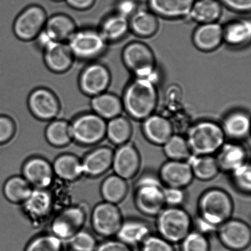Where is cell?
Here are the masks:
<instances>
[{
  "mask_svg": "<svg viewBox=\"0 0 251 251\" xmlns=\"http://www.w3.org/2000/svg\"><path fill=\"white\" fill-rule=\"evenodd\" d=\"M233 208L232 199L227 192L217 188L208 189L199 199L195 221L216 232L219 226L231 218Z\"/></svg>",
  "mask_w": 251,
  "mask_h": 251,
  "instance_id": "6da1fadb",
  "label": "cell"
},
{
  "mask_svg": "<svg viewBox=\"0 0 251 251\" xmlns=\"http://www.w3.org/2000/svg\"><path fill=\"white\" fill-rule=\"evenodd\" d=\"M157 100L156 84L147 78H137L126 88L122 102L130 117L144 120L154 112Z\"/></svg>",
  "mask_w": 251,
  "mask_h": 251,
  "instance_id": "7a4b0ae2",
  "label": "cell"
},
{
  "mask_svg": "<svg viewBox=\"0 0 251 251\" xmlns=\"http://www.w3.org/2000/svg\"><path fill=\"white\" fill-rule=\"evenodd\" d=\"M191 154L213 155L226 142L221 125L209 120L191 126L185 137Z\"/></svg>",
  "mask_w": 251,
  "mask_h": 251,
  "instance_id": "3957f363",
  "label": "cell"
},
{
  "mask_svg": "<svg viewBox=\"0 0 251 251\" xmlns=\"http://www.w3.org/2000/svg\"><path fill=\"white\" fill-rule=\"evenodd\" d=\"M156 218L157 235L172 244L180 243L193 230V219L181 206H165Z\"/></svg>",
  "mask_w": 251,
  "mask_h": 251,
  "instance_id": "277c9868",
  "label": "cell"
},
{
  "mask_svg": "<svg viewBox=\"0 0 251 251\" xmlns=\"http://www.w3.org/2000/svg\"><path fill=\"white\" fill-rule=\"evenodd\" d=\"M66 44L75 60L93 62L104 53L107 43L98 29H76Z\"/></svg>",
  "mask_w": 251,
  "mask_h": 251,
  "instance_id": "5b68a950",
  "label": "cell"
},
{
  "mask_svg": "<svg viewBox=\"0 0 251 251\" xmlns=\"http://www.w3.org/2000/svg\"><path fill=\"white\" fill-rule=\"evenodd\" d=\"M123 60L130 72L137 78H147L156 84L158 78L153 52L146 44L132 42L125 47Z\"/></svg>",
  "mask_w": 251,
  "mask_h": 251,
  "instance_id": "8992f818",
  "label": "cell"
},
{
  "mask_svg": "<svg viewBox=\"0 0 251 251\" xmlns=\"http://www.w3.org/2000/svg\"><path fill=\"white\" fill-rule=\"evenodd\" d=\"M107 121L95 113L78 115L70 123L71 139L82 146H93L105 138Z\"/></svg>",
  "mask_w": 251,
  "mask_h": 251,
  "instance_id": "52a82bcc",
  "label": "cell"
},
{
  "mask_svg": "<svg viewBox=\"0 0 251 251\" xmlns=\"http://www.w3.org/2000/svg\"><path fill=\"white\" fill-rule=\"evenodd\" d=\"M163 187L159 179L137 178L134 186V201L140 213L150 217L158 215L166 206Z\"/></svg>",
  "mask_w": 251,
  "mask_h": 251,
  "instance_id": "ba28073f",
  "label": "cell"
},
{
  "mask_svg": "<svg viewBox=\"0 0 251 251\" xmlns=\"http://www.w3.org/2000/svg\"><path fill=\"white\" fill-rule=\"evenodd\" d=\"M87 219V212L83 206H66L56 213L51 220L50 233L62 241H68L83 229Z\"/></svg>",
  "mask_w": 251,
  "mask_h": 251,
  "instance_id": "9c48e42d",
  "label": "cell"
},
{
  "mask_svg": "<svg viewBox=\"0 0 251 251\" xmlns=\"http://www.w3.org/2000/svg\"><path fill=\"white\" fill-rule=\"evenodd\" d=\"M91 225L96 234L105 238L115 237L124 218L115 204L103 201L98 203L91 214Z\"/></svg>",
  "mask_w": 251,
  "mask_h": 251,
  "instance_id": "30bf717a",
  "label": "cell"
},
{
  "mask_svg": "<svg viewBox=\"0 0 251 251\" xmlns=\"http://www.w3.org/2000/svg\"><path fill=\"white\" fill-rule=\"evenodd\" d=\"M48 18L43 7L38 5H31L26 7L14 21L15 36L22 41L35 40L45 27Z\"/></svg>",
  "mask_w": 251,
  "mask_h": 251,
  "instance_id": "8fae6325",
  "label": "cell"
},
{
  "mask_svg": "<svg viewBox=\"0 0 251 251\" xmlns=\"http://www.w3.org/2000/svg\"><path fill=\"white\" fill-rule=\"evenodd\" d=\"M110 82L111 75L109 69L103 64L96 61L86 66L78 78L81 92L90 98L106 92Z\"/></svg>",
  "mask_w": 251,
  "mask_h": 251,
  "instance_id": "7c38bea8",
  "label": "cell"
},
{
  "mask_svg": "<svg viewBox=\"0 0 251 251\" xmlns=\"http://www.w3.org/2000/svg\"><path fill=\"white\" fill-rule=\"evenodd\" d=\"M216 232L224 247L231 251H242L250 245L251 228L242 220L230 218L219 226Z\"/></svg>",
  "mask_w": 251,
  "mask_h": 251,
  "instance_id": "4fadbf2b",
  "label": "cell"
},
{
  "mask_svg": "<svg viewBox=\"0 0 251 251\" xmlns=\"http://www.w3.org/2000/svg\"><path fill=\"white\" fill-rule=\"evenodd\" d=\"M27 102L31 114L41 121L50 122L60 114V101L55 93L48 88H35L29 95Z\"/></svg>",
  "mask_w": 251,
  "mask_h": 251,
  "instance_id": "5bb4252c",
  "label": "cell"
},
{
  "mask_svg": "<svg viewBox=\"0 0 251 251\" xmlns=\"http://www.w3.org/2000/svg\"><path fill=\"white\" fill-rule=\"evenodd\" d=\"M22 210L35 225L48 220L55 208V199L49 189L33 188L30 196L22 204Z\"/></svg>",
  "mask_w": 251,
  "mask_h": 251,
  "instance_id": "9a60e30c",
  "label": "cell"
},
{
  "mask_svg": "<svg viewBox=\"0 0 251 251\" xmlns=\"http://www.w3.org/2000/svg\"><path fill=\"white\" fill-rule=\"evenodd\" d=\"M22 176L35 189L50 188L55 177L52 164L40 156L27 159L22 166Z\"/></svg>",
  "mask_w": 251,
  "mask_h": 251,
  "instance_id": "2e32d148",
  "label": "cell"
},
{
  "mask_svg": "<svg viewBox=\"0 0 251 251\" xmlns=\"http://www.w3.org/2000/svg\"><path fill=\"white\" fill-rule=\"evenodd\" d=\"M141 166V157L137 148L129 142L118 147L114 152L112 168L114 174L126 180L134 178Z\"/></svg>",
  "mask_w": 251,
  "mask_h": 251,
  "instance_id": "e0dca14e",
  "label": "cell"
},
{
  "mask_svg": "<svg viewBox=\"0 0 251 251\" xmlns=\"http://www.w3.org/2000/svg\"><path fill=\"white\" fill-rule=\"evenodd\" d=\"M158 175L164 186L183 189L189 186L194 178L186 161L168 160L162 165Z\"/></svg>",
  "mask_w": 251,
  "mask_h": 251,
  "instance_id": "ac0fdd59",
  "label": "cell"
},
{
  "mask_svg": "<svg viewBox=\"0 0 251 251\" xmlns=\"http://www.w3.org/2000/svg\"><path fill=\"white\" fill-rule=\"evenodd\" d=\"M114 150L107 146H100L91 150L82 159L83 176L97 178L112 168Z\"/></svg>",
  "mask_w": 251,
  "mask_h": 251,
  "instance_id": "d6986e66",
  "label": "cell"
},
{
  "mask_svg": "<svg viewBox=\"0 0 251 251\" xmlns=\"http://www.w3.org/2000/svg\"><path fill=\"white\" fill-rule=\"evenodd\" d=\"M43 50L44 63L51 72L63 74L72 67L75 59L66 43L52 41Z\"/></svg>",
  "mask_w": 251,
  "mask_h": 251,
  "instance_id": "ffe728a7",
  "label": "cell"
},
{
  "mask_svg": "<svg viewBox=\"0 0 251 251\" xmlns=\"http://www.w3.org/2000/svg\"><path fill=\"white\" fill-rule=\"evenodd\" d=\"M216 154L220 171L226 173L230 174L247 162V150L238 142H225Z\"/></svg>",
  "mask_w": 251,
  "mask_h": 251,
  "instance_id": "44dd1931",
  "label": "cell"
},
{
  "mask_svg": "<svg viewBox=\"0 0 251 251\" xmlns=\"http://www.w3.org/2000/svg\"><path fill=\"white\" fill-rule=\"evenodd\" d=\"M152 233L151 225L140 218L124 220L115 237L132 248L139 246Z\"/></svg>",
  "mask_w": 251,
  "mask_h": 251,
  "instance_id": "7402d4cb",
  "label": "cell"
},
{
  "mask_svg": "<svg viewBox=\"0 0 251 251\" xmlns=\"http://www.w3.org/2000/svg\"><path fill=\"white\" fill-rule=\"evenodd\" d=\"M143 134L151 144L162 146L174 134L171 122L161 115L152 114L144 120Z\"/></svg>",
  "mask_w": 251,
  "mask_h": 251,
  "instance_id": "603a6c76",
  "label": "cell"
},
{
  "mask_svg": "<svg viewBox=\"0 0 251 251\" xmlns=\"http://www.w3.org/2000/svg\"><path fill=\"white\" fill-rule=\"evenodd\" d=\"M223 31V26L216 22L201 24L194 32V43L201 50L212 51L224 40Z\"/></svg>",
  "mask_w": 251,
  "mask_h": 251,
  "instance_id": "cb8c5ba5",
  "label": "cell"
},
{
  "mask_svg": "<svg viewBox=\"0 0 251 251\" xmlns=\"http://www.w3.org/2000/svg\"><path fill=\"white\" fill-rule=\"evenodd\" d=\"M195 0H148L151 11L166 18H182L189 16Z\"/></svg>",
  "mask_w": 251,
  "mask_h": 251,
  "instance_id": "d4e9b609",
  "label": "cell"
},
{
  "mask_svg": "<svg viewBox=\"0 0 251 251\" xmlns=\"http://www.w3.org/2000/svg\"><path fill=\"white\" fill-rule=\"evenodd\" d=\"M91 98L92 112L105 121L121 115L124 105L117 95L105 92Z\"/></svg>",
  "mask_w": 251,
  "mask_h": 251,
  "instance_id": "484cf974",
  "label": "cell"
},
{
  "mask_svg": "<svg viewBox=\"0 0 251 251\" xmlns=\"http://www.w3.org/2000/svg\"><path fill=\"white\" fill-rule=\"evenodd\" d=\"M76 29L75 22L70 16L56 14L48 17L44 31L53 41L66 43Z\"/></svg>",
  "mask_w": 251,
  "mask_h": 251,
  "instance_id": "4316f807",
  "label": "cell"
},
{
  "mask_svg": "<svg viewBox=\"0 0 251 251\" xmlns=\"http://www.w3.org/2000/svg\"><path fill=\"white\" fill-rule=\"evenodd\" d=\"M55 176L65 182H74L83 176L81 159L73 154L60 155L52 164Z\"/></svg>",
  "mask_w": 251,
  "mask_h": 251,
  "instance_id": "83f0119b",
  "label": "cell"
},
{
  "mask_svg": "<svg viewBox=\"0 0 251 251\" xmlns=\"http://www.w3.org/2000/svg\"><path fill=\"white\" fill-rule=\"evenodd\" d=\"M222 129L226 138L239 142L247 139L250 132V118L247 113L237 111L231 113L224 120Z\"/></svg>",
  "mask_w": 251,
  "mask_h": 251,
  "instance_id": "f1b7e54d",
  "label": "cell"
},
{
  "mask_svg": "<svg viewBox=\"0 0 251 251\" xmlns=\"http://www.w3.org/2000/svg\"><path fill=\"white\" fill-rule=\"evenodd\" d=\"M191 167L194 178L207 181L218 176L220 169L213 155L191 154L186 160Z\"/></svg>",
  "mask_w": 251,
  "mask_h": 251,
  "instance_id": "f546056e",
  "label": "cell"
},
{
  "mask_svg": "<svg viewBox=\"0 0 251 251\" xmlns=\"http://www.w3.org/2000/svg\"><path fill=\"white\" fill-rule=\"evenodd\" d=\"M129 28V19L115 12L105 17L98 29L108 43L124 38Z\"/></svg>",
  "mask_w": 251,
  "mask_h": 251,
  "instance_id": "4dcf8cb0",
  "label": "cell"
},
{
  "mask_svg": "<svg viewBox=\"0 0 251 251\" xmlns=\"http://www.w3.org/2000/svg\"><path fill=\"white\" fill-rule=\"evenodd\" d=\"M129 186L127 180L116 174H112L102 181L100 193L103 200L117 205L126 197Z\"/></svg>",
  "mask_w": 251,
  "mask_h": 251,
  "instance_id": "1f68e13d",
  "label": "cell"
},
{
  "mask_svg": "<svg viewBox=\"0 0 251 251\" xmlns=\"http://www.w3.org/2000/svg\"><path fill=\"white\" fill-rule=\"evenodd\" d=\"M222 10L218 0H195L189 16L201 24L213 23L220 19Z\"/></svg>",
  "mask_w": 251,
  "mask_h": 251,
  "instance_id": "d6a6232c",
  "label": "cell"
},
{
  "mask_svg": "<svg viewBox=\"0 0 251 251\" xmlns=\"http://www.w3.org/2000/svg\"><path fill=\"white\" fill-rule=\"evenodd\" d=\"M130 18V28L137 36L144 38L152 36L158 29V21L152 11L137 10Z\"/></svg>",
  "mask_w": 251,
  "mask_h": 251,
  "instance_id": "836d02e7",
  "label": "cell"
},
{
  "mask_svg": "<svg viewBox=\"0 0 251 251\" xmlns=\"http://www.w3.org/2000/svg\"><path fill=\"white\" fill-rule=\"evenodd\" d=\"M33 187L22 176L10 177L3 186V194L9 202L22 204L30 196Z\"/></svg>",
  "mask_w": 251,
  "mask_h": 251,
  "instance_id": "e575fe53",
  "label": "cell"
},
{
  "mask_svg": "<svg viewBox=\"0 0 251 251\" xmlns=\"http://www.w3.org/2000/svg\"><path fill=\"white\" fill-rule=\"evenodd\" d=\"M132 134L131 124L129 120L122 115L107 122L105 137L116 146L119 147L129 142Z\"/></svg>",
  "mask_w": 251,
  "mask_h": 251,
  "instance_id": "d590c367",
  "label": "cell"
},
{
  "mask_svg": "<svg viewBox=\"0 0 251 251\" xmlns=\"http://www.w3.org/2000/svg\"><path fill=\"white\" fill-rule=\"evenodd\" d=\"M45 137L49 144L55 148L68 146L73 141L70 130V122L55 119L49 123L45 130Z\"/></svg>",
  "mask_w": 251,
  "mask_h": 251,
  "instance_id": "8d00e7d4",
  "label": "cell"
},
{
  "mask_svg": "<svg viewBox=\"0 0 251 251\" xmlns=\"http://www.w3.org/2000/svg\"><path fill=\"white\" fill-rule=\"evenodd\" d=\"M251 37L250 20L240 19L233 21L224 28L223 38L226 43L233 46L247 43Z\"/></svg>",
  "mask_w": 251,
  "mask_h": 251,
  "instance_id": "74e56055",
  "label": "cell"
},
{
  "mask_svg": "<svg viewBox=\"0 0 251 251\" xmlns=\"http://www.w3.org/2000/svg\"><path fill=\"white\" fill-rule=\"evenodd\" d=\"M162 147L169 160L186 161L191 155L186 138L181 135L174 134Z\"/></svg>",
  "mask_w": 251,
  "mask_h": 251,
  "instance_id": "f35d334b",
  "label": "cell"
},
{
  "mask_svg": "<svg viewBox=\"0 0 251 251\" xmlns=\"http://www.w3.org/2000/svg\"><path fill=\"white\" fill-rule=\"evenodd\" d=\"M63 242L51 233H43L33 238L25 251H64Z\"/></svg>",
  "mask_w": 251,
  "mask_h": 251,
  "instance_id": "ab89813d",
  "label": "cell"
},
{
  "mask_svg": "<svg viewBox=\"0 0 251 251\" xmlns=\"http://www.w3.org/2000/svg\"><path fill=\"white\" fill-rule=\"evenodd\" d=\"M179 243L181 251H210L207 235L196 230H191Z\"/></svg>",
  "mask_w": 251,
  "mask_h": 251,
  "instance_id": "60d3db41",
  "label": "cell"
},
{
  "mask_svg": "<svg viewBox=\"0 0 251 251\" xmlns=\"http://www.w3.org/2000/svg\"><path fill=\"white\" fill-rule=\"evenodd\" d=\"M231 181L238 191L250 194L251 191V166L249 162L231 172Z\"/></svg>",
  "mask_w": 251,
  "mask_h": 251,
  "instance_id": "b9f144b4",
  "label": "cell"
},
{
  "mask_svg": "<svg viewBox=\"0 0 251 251\" xmlns=\"http://www.w3.org/2000/svg\"><path fill=\"white\" fill-rule=\"evenodd\" d=\"M68 242L73 251H95L98 245L95 236L84 228L74 235Z\"/></svg>",
  "mask_w": 251,
  "mask_h": 251,
  "instance_id": "7bdbcfd3",
  "label": "cell"
},
{
  "mask_svg": "<svg viewBox=\"0 0 251 251\" xmlns=\"http://www.w3.org/2000/svg\"><path fill=\"white\" fill-rule=\"evenodd\" d=\"M140 251H176L173 244L159 235L151 233L139 245Z\"/></svg>",
  "mask_w": 251,
  "mask_h": 251,
  "instance_id": "ee69618b",
  "label": "cell"
},
{
  "mask_svg": "<svg viewBox=\"0 0 251 251\" xmlns=\"http://www.w3.org/2000/svg\"><path fill=\"white\" fill-rule=\"evenodd\" d=\"M163 195L167 206H181L186 201V194L183 188L164 186Z\"/></svg>",
  "mask_w": 251,
  "mask_h": 251,
  "instance_id": "f6af8a7d",
  "label": "cell"
},
{
  "mask_svg": "<svg viewBox=\"0 0 251 251\" xmlns=\"http://www.w3.org/2000/svg\"><path fill=\"white\" fill-rule=\"evenodd\" d=\"M16 125L11 117L0 115V145L7 144L14 137Z\"/></svg>",
  "mask_w": 251,
  "mask_h": 251,
  "instance_id": "bcb514c9",
  "label": "cell"
},
{
  "mask_svg": "<svg viewBox=\"0 0 251 251\" xmlns=\"http://www.w3.org/2000/svg\"><path fill=\"white\" fill-rule=\"evenodd\" d=\"M95 251H133L132 248L117 238H107L98 245Z\"/></svg>",
  "mask_w": 251,
  "mask_h": 251,
  "instance_id": "7dc6e473",
  "label": "cell"
},
{
  "mask_svg": "<svg viewBox=\"0 0 251 251\" xmlns=\"http://www.w3.org/2000/svg\"><path fill=\"white\" fill-rule=\"evenodd\" d=\"M137 0H119L116 4V13L129 19L139 10Z\"/></svg>",
  "mask_w": 251,
  "mask_h": 251,
  "instance_id": "c3c4849f",
  "label": "cell"
},
{
  "mask_svg": "<svg viewBox=\"0 0 251 251\" xmlns=\"http://www.w3.org/2000/svg\"><path fill=\"white\" fill-rule=\"evenodd\" d=\"M228 8L233 11L247 12L251 11V0H221Z\"/></svg>",
  "mask_w": 251,
  "mask_h": 251,
  "instance_id": "681fc988",
  "label": "cell"
},
{
  "mask_svg": "<svg viewBox=\"0 0 251 251\" xmlns=\"http://www.w3.org/2000/svg\"><path fill=\"white\" fill-rule=\"evenodd\" d=\"M71 8L77 11H86L94 6L96 0H65Z\"/></svg>",
  "mask_w": 251,
  "mask_h": 251,
  "instance_id": "f907efd6",
  "label": "cell"
},
{
  "mask_svg": "<svg viewBox=\"0 0 251 251\" xmlns=\"http://www.w3.org/2000/svg\"><path fill=\"white\" fill-rule=\"evenodd\" d=\"M52 1H56V2H60V1H65V0H52Z\"/></svg>",
  "mask_w": 251,
  "mask_h": 251,
  "instance_id": "816d5d0a",
  "label": "cell"
}]
</instances>
